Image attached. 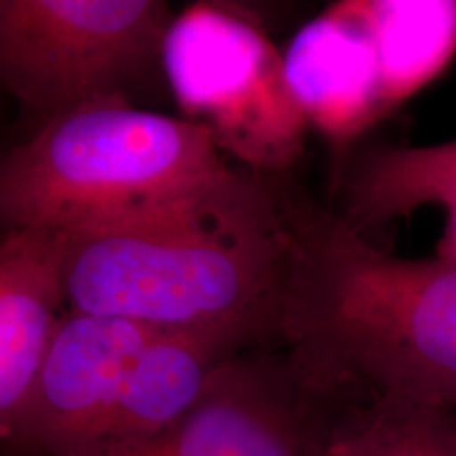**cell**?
<instances>
[{"label": "cell", "instance_id": "16", "mask_svg": "<svg viewBox=\"0 0 456 456\" xmlns=\"http://www.w3.org/2000/svg\"><path fill=\"white\" fill-rule=\"evenodd\" d=\"M4 148H7V146H3V144H0V157H3V152H4ZM0 239H3V235H0Z\"/></svg>", "mask_w": 456, "mask_h": 456}, {"label": "cell", "instance_id": "8", "mask_svg": "<svg viewBox=\"0 0 456 456\" xmlns=\"http://www.w3.org/2000/svg\"><path fill=\"white\" fill-rule=\"evenodd\" d=\"M289 94L309 127L346 144L391 112L370 28L357 0H336L281 53Z\"/></svg>", "mask_w": 456, "mask_h": 456}, {"label": "cell", "instance_id": "6", "mask_svg": "<svg viewBox=\"0 0 456 456\" xmlns=\"http://www.w3.org/2000/svg\"><path fill=\"white\" fill-rule=\"evenodd\" d=\"M334 397L306 383L292 359L237 353L188 412L163 433L102 456H322L340 423Z\"/></svg>", "mask_w": 456, "mask_h": 456}, {"label": "cell", "instance_id": "17", "mask_svg": "<svg viewBox=\"0 0 456 456\" xmlns=\"http://www.w3.org/2000/svg\"><path fill=\"white\" fill-rule=\"evenodd\" d=\"M454 419H456V416H454Z\"/></svg>", "mask_w": 456, "mask_h": 456}, {"label": "cell", "instance_id": "5", "mask_svg": "<svg viewBox=\"0 0 456 456\" xmlns=\"http://www.w3.org/2000/svg\"><path fill=\"white\" fill-rule=\"evenodd\" d=\"M169 20L167 0H0V95L37 125L129 100L159 66Z\"/></svg>", "mask_w": 456, "mask_h": 456}, {"label": "cell", "instance_id": "10", "mask_svg": "<svg viewBox=\"0 0 456 456\" xmlns=\"http://www.w3.org/2000/svg\"><path fill=\"white\" fill-rule=\"evenodd\" d=\"M249 349L228 334L159 332L131 363L81 456H102L163 433L195 406L226 359Z\"/></svg>", "mask_w": 456, "mask_h": 456}, {"label": "cell", "instance_id": "15", "mask_svg": "<svg viewBox=\"0 0 456 456\" xmlns=\"http://www.w3.org/2000/svg\"><path fill=\"white\" fill-rule=\"evenodd\" d=\"M322 456H351L349 454V448H346V444H345V440H342V436H340V425H338V429H336V433H334L332 442L328 444V448L323 450Z\"/></svg>", "mask_w": 456, "mask_h": 456}, {"label": "cell", "instance_id": "1", "mask_svg": "<svg viewBox=\"0 0 456 456\" xmlns=\"http://www.w3.org/2000/svg\"><path fill=\"white\" fill-rule=\"evenodd\" d=\"M294 205L243 167L192 201L61 237L66 311L228 334L252 349L279 340Z\"/></svg>", "mask_w": 456, "mask_h": 456}, {"label": "cell", "instance_id": "7", "mask_svg": "<svg viewBox=\"0 0 456 456\" xmlns=\"http://www.w3.org/2000/svg\"><path fill=\"white\" fill-rule=\"evenodd\" d=\"M159 332L121 317L66 311L11 448L81 456L131 363Z\"/></svg>", "mask_w": 456, "mask_h": 456}, {"label": "cell", "instance_id": "12", "mask_svg": "<svg viewBox=\"0 0 456 456\" xmlns=\"http://www.w3.org/2000/svg\"><path fill=\"white\" fill-rule=\"evenodd\" d=\"M372 34L387 104L423 91L456 55V0H357Z\"/></svg>", "mask_w": 456, "mask_h": 456}, {"label": "cell", "instance_id": "9", "mask_svg": "<svg viewBox=\"0 0 456 456\" xmlns=\"http://www.w3.org/2000/svg\"><path fill=\"white\" fill-rule=\"evenodd\" d=\"M66 313L61 235L0 239V446H11Z\"/></svg>", "mask_w": 456, "mask_h": 456}, {"label": "cell", "instance_id": "14", "mask_svg": "<svg viewBox=\"0 0 456 456\" xmlns=\"http://www.w3.org/2000/svg\"><path fill=\"white\" fill-rule=\"evenodd\" d=\"M216 3H222V4H226V7L243 11V13L252 15V17H256V20L265 24V13H266V9H269V4L273 3V0H216Z\"/></svg>", "mask_w": 456, "mask_h": 456}, {"label": "cell", "instance_id": "4", "mask_svg": "<svg viewBox=\"0 0 456 456\" xmlns=\"http://www.w3.org/2000/svg\"><path fill=\"white\" fill-rule=\"evenodd\" d=\"M159 68L184 118L203 125L241 167L271 175L298 159L311 127L256 17L195 0L171 15Z\"/></svg>", "mask_w": 456, "mask_h": 456}, {"label": "cell", "instance_id": "11", "mask_svg": "<svg viewBox=\"0 0 456 456\" xmlns=\"http://www.w3.org/2000/svg\"><path fill=\"white\" fill-rule=\"evenodd\" d=\"M419 212L440 214L436 258L456 265V140L379 148L355 159L334 214L368 237L370 231Z\"/></svg>", "mask_w": 456, "mask_h": 456}, {"label": "cell", "instance_id": "3", "mask_svg": "<svg viewBox=\"0 0 456 456\" xmlns=\"http://www.w3.org/2000/svg\"><path fill=\"white\" fill-rule=\"evenodd\" d=\"M203 125L129 100L74 106L0 157V235H77L148 218L235 178Z\"/></svg>", "mask_w": 456, "mask_h": 456}, {"label": "cell", "instance_id": "13", "mask_svg": "<svg viewBox=\"0 0 456 456\" xmlns=\"http://www.w3.org/2000/svg\"><path fill=\"white\" fill-rule=\"evenodd\" d=\"M351 456H456V419L433 410L368 402L340 425Z\"/></svg>", "mask_w": 456, "mask_h": 456}, {"label": "cell", "instance_id": "2", "mask_svg": "<svg viewBox=\"0 0 456 456\" xmlns=\"http://www.w3.org/2000/svg\"><path fill=\"white\" fill-rule=\"evenodd\" d=\"M279 342L330 397L456 416V265L387 252L296 197Z\"/></svg>", "mask_w": 456, "mask_h": 456}]
</instances>
